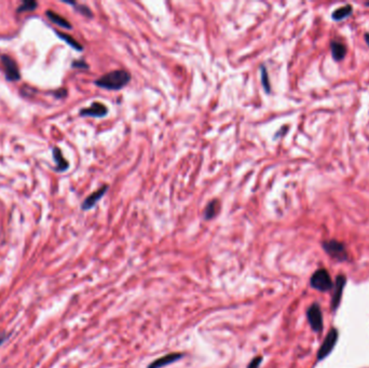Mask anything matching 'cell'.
<instances>
[{
    "instance_id": "6da1fadb",
    "label": "cell",
    "mask_w": 369,
    "mask_h": 368,
    "mask_svg": "<svg viewBox=\"0 0 369 368\" xmlns=\"http://www.w3.org/2000/svg\"><path fill=\"white\" fill-rule=\"evenodd\" d=\"M131 78V74L127 70L117 69L112 70L110 73H107L98 80H95V84L101 89L118 91L129 84Z\"/></svg>"
},
{
    "instance_id": "7a4b0ae2",
    "label": "cell",
    "mask_w": 369,
    "mask_h": 368,
    "mask_svg": "<svg viewBox=\"0 0 369 368\" xmlns=\"http://www.w3.org/2000/svg\"><path fill=\"white\" fill-rule=\"evenodd\" d=\"M322 247L327 255L337 262L344 263L349 261V254L344 243L337 240H326L322 243Z\"/></svg>"
},
{
    "instance_id": "3957f363",
    "label": "cell",
    "mask_w": 369,
    "mask_h": 368,
    "mask_svg": "<svg viewBox=\"0 0 369 368\" xmlns=\"http://www.w3.org/2000/svg\"><path fill=\"white\" fill-rule=\"evenodd\" d=\"M310 285L311 288L314 289H317L319 291H328L331 290L334 288V283L333 280L330 278V274L326 269H318L315 271L311 279H310Z\"/></svg>"
},
{
    "instance_id": "277c9868",
    "label": "cell",
    "mask_w": 369,
    "mask_h": 368,
    "mask_svg": "<svg viewBox=\"0 0 369 368\" xmlns=\"http://www.w3.org/2000/svg\"><path fill=\"white\" fill-rule=\"evenodd\" d=\"M307 317H308V322L310 324V326H311L313 332L318 334H320L323 332V328H324L323 313L319 304H313L308 308Z\"/></svg>"
},
{
    "instance_id": "5b68a950",
    "label": "cell",
    "mask_w": 369,
    "mask_h": 368,
    "mask_svg": "<svg viewBox=\"0 0 369 368\" xmlns=\"http://www.w3.org/2000/svg\"><path fill=\"white\" fill-rule=\"evenodd\" d=\"M338 338H339L338 329L331 328L329 333L327 334V336L325 337L323 343L320 344V347L319 349L318 361L324 360L326 356H328L331 352H333L335 345L337 344V342H338Z\"/></svg>"
},
{
    "instance_id": "8992f818",
    "label": "cell",
    "mask_w": 369,
    "mask_h": 368,
    "mask_svg": "<svg viewBox=\"0 0 369 368\" xmlns=\"http://www.w3.org/2000/svg\"><path fill=\"white\" fill-rule=\"evenodd\" d=\"M345 284H346L345 275L339 274L338 277L336 278V283L333 288L334 293H333V298H331V310H333V312L338 310Z\"/></svg>"
},
{
    "instance_id": "52a82bcc",
    "label": "cell",
    "mask_w": 369,
    "mask_h": 368,
    "mask_svg": "<svg viewBox=\"0 0 369 368\" xmlns=\"http://www.w3.org/2000/svg\"><path fill=\"white\" fill-rule=\"evenodd\" d=\"M107 113H108V108L100 102H93L90 107L83 108V109L80 110V116L83 117L104 118L107 116Z\"/></svg>"
},
{
    "instance_id": "ba28073f",
    "label": "cell",
    "mask_w": 369,
    "mask_h": 368,
    "mask_svg": "<svg viewBox=\"0 0 369 368\" xmlns=\"http://www.w3.org/2000/svg\"><path fill=\"white\" fill-rule=\"evenodd\" d=\"M1 63L3 65L4 72H6L7 79L10 81H15L20 79V72L18 68V65L15 63L13 58L8 55L1 56Z\"/></svg>"
},
{
    "instance_id": "9c48e42d",
    "label": "cell",
    "mask_w": 369,
    "mask_h": 368,
    "mask_svg": "<svg viewBox=\"0 0 369 368\" xmlns=\"http://www.w3.org/2000/svg\"><path fill=\"white\" fill-rule=\"evenodd\" d=\"M108 188H109L108 185H104L103 187H100L99 189H98V190L94 191L92 194H90V196L83 201V203L81 205V209L83 210H88L93 209L94 205L105 196L107 190H108Z\"/></svg>"
},
{
    "instance_id": "30bf717a",
    "label": "cell",
    "mask_w": 369,
    "mask_h": 368,
    "mask_svg": "<svg viewBox=\"0 0 369 368\" xmlns=\"http://www.w3.org/2000/svg\"><path fill=\"white\" fill-rule=\"evenodd\" d=\"M181 358H183V354L181 353H170L162 356V358H159L156 361H153L152 363L148 366V368H162L169 364L174 363V362L180 360Z\"/></svg>"
},
{
    "instance_id": "8fae6325",
    "label": "cell",
    "mask_w": 369,
    "mask_h": 368,
    "mask_svg": "<svg viewBox=\"0 0 369 368\" xmlns=\"http://www.w3.org/2000/svg\"><path fill=\"white\" fill-rule=\"evenodd\" d=\"M330 51L331 56L336 62H340L346 55V47L340 41L333 40L330 42Z\"/></svg>"
},
{
    "instance_id": "7c38bea8",
    "label": "cell",
    "mask_w": 369,
    "mask_h": 368,
    "mask_svg": "<svg viewBox=\"0 0 369 368\" xmlns=\"http://www.w3.org/2000/svg\"><path fill=\"white\" fill-rule=\"evenodd\" d=\"M219 210H221V203H219L218 200L217 199L212 200V201L208 203L205 208L204 219L210 220V219H213L214 217H216Z\"/></svg>"
},
{
    "instance_id": "4fadbf2b",
    "label": "cell",
    "mask_w": 369,
    "mask_h": 368,
    "mask_svg": "<svg viewBox=\"0 0 369 368\" xmlns=\"http://www.w3.org/2000/svg\"><path fill=\"white\" fill-rule=\"evenodd\" d=\"M47 16H48V18H49L50 21H52L53 23L58 25V26L64 27V28H67V29H72L73 28L72 24L69 23V22L66 19H64L63 16L60 15V14L53 12V11H50V10L47 11Z\"/></svg>"
},
{
    "instance_id": "5bb4252c",
    "label": "cell",
    "mask_w": 369,
    "mask_h": 368,
    "mask_svg": "<svg viewBox=\"0 0 369 368\" xmlns=\"http://www.w3.org/2000/svg\"><path fill=\"white\" fill-rule=\"evenodd\" d=\"M353 13V8L352 5L346 4L344 5V7H340L337 10H335L333 14H331V19L334 21H342L346 19L347 16H350Z\"/></svg>"
},
{
    "instance_id": "9a60e30c",
    "label": "cell",
    "mask_w": 369,
    "mask_h": 368,
    "mask_svg": "<svg viewBox=\"0 0 369 368\" xmlns=\"http://www.w3.org/2000/svg\"><path fill=\"white\" fill-rule=\"evenodd\" d=\"M52 153H53V157H54V160H55L56 164H57V171H60V172L66 171L68 169L69 164H68L67 160L63 157L61 149L57 148V147H54V148H53Z\"/></svg>"
},
{
    "instance_id": "2e32d148",
    "label": "cell",
    "mask_w": 369,
    "mask_h": 368,
    "mask_svg": "<svg viewBox=\"0 0 369 368\" xmlns=\"http://www.w3.org/2000/svg\"><path fill=\"white\" fill-rule=\"evenodd\" d=\"M56 35L60 37L61 39H63L64 41L67 42V45H69L72 48H74V50H78V51L83 50V47L80 45V43L76 39H74V38H73L71 35L64 34V32H61V31H56Z\"/></svg>"
},
{
    "instance_id": "e0dca14e",
    "label": "cell",
    "mask_w": 369,
    "mask_h": 368,
    "mask_svg": "<svg viewBox=\"0 0 369 368\" xmlns=\"http://www.w3.org/2000/svg\"><path fill=\"white\" fill-rule=\"evenodd\" d=\"M260 72H261V83H263L264 89L266 91L267 94H269L271 92V86H270V80H269V76L268 72H267V68L261 65L260 66Z\"/></svg>"
},
{
    "instance_id": "ac0fdd59",
    "label": "cell",
    "mask_w": 369,
    "mask_h": 368,
    "mask_svg": "<svg viewBox=\"0 0 369 368\" xmlns=\"http://www.w3.org/2000/svg\"><path fill=\"white\" fill-rule=\"evenodd\" d=\"M66 3H69V4H73V5H74V7H76V10L77 11H79V12L80 13H81L82 15H84V16H88V18H92V15H93V13H92V11H91L88 7H87V5H83V4H78V3H76V2H74V1H65Z\"/></svg>"
},
{
    "instance_id": "d6986e66",
    "label": "cell",
    "mask_w": 369,
    "mask_h": 368,
    "mask_svg": "<svg viewBox=\"0 0 369 368\" xmlns=\"http://www.w3.org/2000/svg\"><path fill=\"white\" fill-rule=\"evenodd\" d=\"M37 5H38V3H37L36 1H24L18 8V12L21 13V12H24V11H33L37 8Z\"/></svg>"
},
{
    "instance_id": "ffe728a7",
    "label": "cell",
    "mask_w": 369,
    "mask_h": 368,
    "mask_svg": "<svg viewBox=\"0 0 369 368\" xmlns=\"http://www.w3.org/2000/svg\"><path fill=\"white\" fill-rule=\"evenodd\" d=\"M261 362H263V358H261V356H257V358L252 360V362L248 364L247 368H258Z\"/></svg>"
},
{
    "instance_id": "44dd1931",
    "label": "cell",
    "mask_w": 369,
    "mask_h": 368,
    "mask_svg": "<svg viewBox=\"0 0 369 368\" xmlns=\"http://www.w3.org/2000/svg\"><path fill=\"white\" fill-rule=\"evenodd\" d=\"M73 67H76V68H83V69H85V68H88L89 66H88V64H87V63H85L84 61H82V59H78V61H74V62L73 63Z\"/></svg>"
},
{
    "instance_id": "7402d4cb",
    "label": "cell",
    "mask_w": 369,
    "mask_h": 368,
    "mask_svg": "<svg viewBox=\"0 0 369 368\" xmlns=\"http://www.w3.org/2000/svg\"><path fill=\"white\" fill-rule=\"evenodd\" d=\"M6 338H7L6 334H0V345L3 343V342L6 340Z\"/></svg>"
},
{
    "instance_id": "603a6c76",
    "label": "cell",
    "mask_w": 369,
    "mask_h": 368,
    "mask_svg": "<svg viewBox=\"0 0 369 368\" xmlns=\"http://www.w3.org/2000/svg\"><path fill=\"white\" fill-rule=\"evenodd\" d=\"M364 39H365V41H366V43H367V46L369 47V32H366L365 36H364Z\"/></svg>"
},
{
    "instance_id": "cb8c5ba5",
    "label": "cell",
    "mask_w": 369,
    "mask_h": 368,
    "mask_svg": "<svg viewBox=\"0 0 369 368\" xmlns=\"http://www.w3.org/2000/svg\"><path fill=\"white\" fill-rule=\"evenodd\" d=\"M365 5H367V7H369V2H366V3H365Z\"/></svg>"
}]
</instances>
